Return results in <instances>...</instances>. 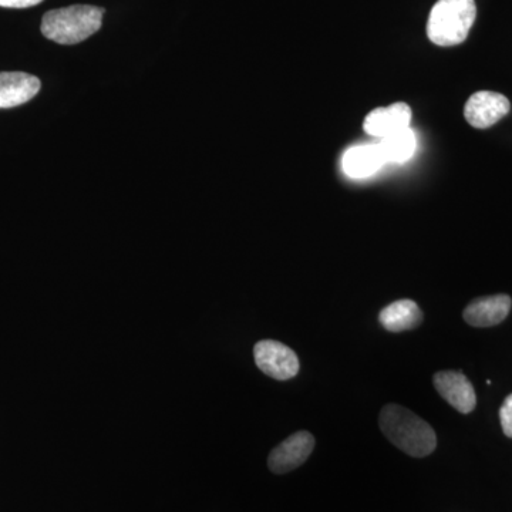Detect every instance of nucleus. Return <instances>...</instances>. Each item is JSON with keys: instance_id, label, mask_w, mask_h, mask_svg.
<instances>
[{"instance_id": "39448f33", "label": "nucleus", "mask_w": 512, "mask_h": 512, "mask_svg": "<svg viewBox=\"0 0 512 512\" xmlns=\"http://www.w3.org/2000/svg\"><path fill=\"white\" fill-rule=\"evenodd\" d=\"M315 448V439L309 431L292 434L269 454L268 467L272 473L285 474L301 467Z\"/></svg>"}, {"instance_id": "f8f14e48", "label": "nucleus", "mask_w": 512, "mask_h": 512, "mask_svg": "<svg viewBox=\"0 0 512 512\" xmlns=\"http://www.w3.org/2000/svg\"><path fill=\"white\" fill-rule=\"evenodd\" d=\"M386 164L377 144L349 148L343 156V171L350 178H367Z\"/></svg>"}, {"instance_id": "2eb2a0df", "label": "nucleus", "mask_w": 512, "mask_h": 512, "mask_svg": "<svg viewBox=\"0 0 512 512\" xmlns=\"http://www.w3.org/2000/svg\"><path fill=\"white\" fill-rule=\"evenodd\" d=\"M42 2L43 0H0V8L26 9Z\"/></svg>"}, {"instance_id": "20e7f679", "label": "nucleus", "mask_w": 512, "mask_h": 512, "mask_svg": "<svg viewBox=\"0 0 512 512\" xmlns=\"http://www.w3.org/2000/svg\"><path fill=\"white\" fill-rule=\"evenodd\" d=\"M254 357L258 369L272 379L289 380L298 375V356L278 340H261L256 343Z\"/></svg>"}, {"instance_id": "423d86ee", "label": "nucleus", "mask_w": 512, "mask_h": 512, "mask_svg": "<svg viewBox=\"0 0 512 512\" xmlns=\"http://www.w3.org/2000/svg\"><path fill=\"white\" fill-rule=\"evenodd\" d=\"M510 100L501 93L477 92L468 99L464 116L470 126L481 128L493 127L510 113Z\"/></svg>"}, {"instance_id": "9b49d317", "label": "nucleus", "mask_w": 512, "mask_h": 512, "mask_svg": "<svg viewBox=\"0 0 512 512\" xmlns=\"http://www.w3.org/2000/svg\"><path fill=\"white\" fill-rule=\"evenodd\" d=\"M379 322L389 332H404V330L416 329L421 325L423 312L412 299H400L382 309Z\"/></svg>"}, {"instance_id": "9d476101", "label": "nucleus", "mask_w": 512, "mask_h": 512, "mask_svg": "<svg viewBox=\"0 0 512 512\" xmlns=\"http://www.w3.org/2000/svg\"><path fill=\"white\" fill-rule=\"evenodd\" d=\"M40 80L22 72L0 73V109H12L28 103L39 93Z\"/></svg>"}, {"instance_id": "7ed1b4c3", "label": "nucleus", "mask_w": 512, "mask_h": 512, "mask_svg": "<svg viewBox=\"0 0 512 512\" xmlns=\"http://www.w3.org/2000/svg\"><path fill=\"white\" fill-rule=\"evenodd\" d=\"M477 18L474 0H439L427 22L430 42L441 47L461 45Z\"/></svg>"}, {"instance_id": "1a4fd4ad", "label": "nucleus", "mask_w": 512, "mask_h": 512, "mask_svg": "<svg viewBox=\"0 0 512 512\" xmlns=\"http://www.w3.org/2000/svg\"><path fill=\"white\" fill-rule=\"evenodd\" d=\"M512 301L508 295H493L478 298L464 309V320L476 328L500 325L511 311Z\"/></svg>"}, {"instance_id": "ddd939ff", "label": "nucleus", "mask_w": 512, "mask_h": 512, "mask_svg": "<svg viewBox=\"0 0 512 512\" xmlns=\"http://www.w3.org/2000/svg\"><path fill=\"white\" fill-rule=\"evenodd\" d=\"M416 146V136L410 127L383 137L377 144L386 163H404L413 156Z\"/></svg>"}, {"instance_id": "6e6552de", "label": "nucleus", "mask_w": 512, "mask_h": 512, "mask_svg": "<svg viewBox=\"0 0 512 512\" xmlns=\"http://www.w3.org/2000/svg\"><path fill=\"white\" fill-rule=\"evenodd\" d=\"M410 121H412L410 106L406 103H394L392 106L370 111L363 121V130L369 136L383 138L409 128Z\"/></svg>"}, {"instance_id": "4468645a", "label": "nucleus", "mask_w": 512, "mask_h": 512, "mask_svg": "<svg viewBox=\"0 0 512 512\" xmlns=\"http://www.w3.org/2000/svg\"><path fill=\"white\" fill-rule=\"evenodd\" d=\"M500 420L505 436L512 439V394L504 400L503 406H501Z\"/></svg>"}, {"instance_id": "f03ea898", "label": "nucleus", "mask_w": 512, "mask_h": 512, "mask_svg": "<svg viewBox=\"0 0 512 512\" xmlns=\"http://www.w3.org/2000/svg\"><path fill=\"white\" fill-rule=\"evenodd\" d=\"M104 9L76 5L50 10L42 20V33L59 45H77L101 28Z\"/></svg>"}, {"instance_id": "f257e3e1", "label": "nucleus", "mask_w": 512, "mask_h": 512, "mask_svg": "<svg viewBox=\"0 0 512 512\" xmlns=\"http://www.w3.org/2000/svg\"><path fill=\"white\" fill-rule=\"evenodd\" d=\"M380 429L394 446L412 457H427L436 450L433 427L399 404H387L379 416Z\"/></svg>"}, {"instance_id": "0eeeda50", "label": "nucleus", "mask_w": 512, "mask_h": 512, "mask_svg": "<svg viewBox=\"0 0 512 512\" xmlns=\"http://www.w3.org/2000/svg\"><path fill=\"white\" fill-rule=\"evenodd\" d=\"M434 387L457 412L468 414L476 409L477 396L473 384L461 372L446 370L434 375Z\"/></svg>"}]
</instances>
